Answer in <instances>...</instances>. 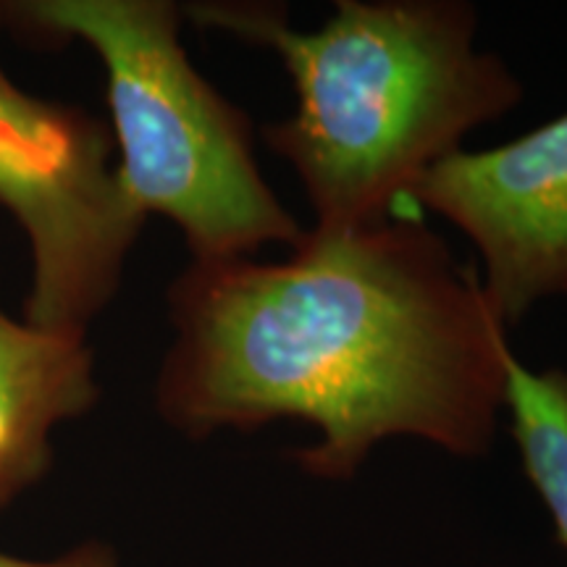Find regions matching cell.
Returning <instances> with one entry per match:
<instances>
[{"instance_id": "2", "label": "cell", "mask_w": 567, "mask_h": 567, "mask_svg": "<svg viewBox=\"0 0 567 567\" xmlns=\"http://www.w3.org/2000/svg\"><path fill=\"white\" fill-rule=\"evenodd\" d=\"M184 17L276 51L297 111L266 142L300 176L316 231L339 234L405 210L415 182L460 140L520 101L481 53L476 13L452 0H339L321 30L297 32L266 3H189Z\"/></svg>"}, {"instance_id": "5", "label": "cell", "mask_w": 567, "mask_h": 567, "mask_svg": "<svg viewBox=\"0 0 567 567\" xmlns=\"http://www.w3.org/2000/svg\"><path fill=\"white\" fill-rule=\"evenodd\" d=\"M408 205L476 243L481 287L509 329L536 300L567 292V113L492 151L444 155Z\"/></svg>"}, {"instance_id": "7", "label": "cell", "mask_w": 567, "mask_h": 567, "mask_svg": "<svg viewBox=\"0 0 567 567\" xmlns=\"http://www.w3.org/2000/svg\"><path fill=\"white\" fill-rule=\"evenodd\" d=\"M505 405L530 484L538 488L567 547V373H534L515 354L507 360Z\"/></svg>"}, {"instance_id": "3", "label": "cell", "mask_w": 567, "mask_h": 567, "mask_svg": "<svg viewBox=\"0 0 567 567\" xmlns=\"http://www.w3.org/2000/svg\"><path fill=\"white\" fill-rule=\"evenodd\" d=\"M168 0H9L0 21L48 40H80L105 71L116 176L142 216L184 234L193 260L295 247L305 229L271 193L252 126L187 59Z\"/></svg>"}, {"instance_id": "1", "label": "cell", "mask_w": 567, "mask_h": 567, "mask_svg": "<svg viewBox=\"0 0 567 567\" xmlns=\"http://www.w3.org/2000/svg\"><path fill=\"white\" fill-rule=\"evenodd\" d=\"M168 316L155 410L184 436L300 417L321 439L295 460L321 478H350L389 436L460 457L492 446L507 326L417 216L305 231L281 264L193 260Z\"/></svg>"}, {"instance_id": "6", "label": "cell", "mask_w": 567, "mask_h": 567, "mask_svg": "<svg viewBox=\"0 0 567 567\" xmlns=\"http://www.w3.org/2000/svg\"><path fill=\"white\" fill-rule=\"evenodd\" d=\"M97 400L87 334L40 329L0 308V513L48 478L53 431Z\"/></svg>"}, {"instance_id": "8", "label": "cell", "mask_w": 567, "mask_h": 567, "mask_svg": "<svg viewBox=\"0 0 567 567\" xmlns=\"http://www.w3.org/2000/svg\"><path fill=\"white\" fill-rule=\"evenodd\" d=\"M0 567H118V559L109 544L90 538V542L76 544V547L51 559L21 557L0 549Z\"/></svg>"}, {"instance_id": "4", "label": "cell", "mask_w": 567, "mask_h": 567, "mask_svg": "<svg viewBox=\"0 0 567 567\" xmlns=\"http://www.w3.org/2000/svg\"><path fill=\"white\" fill-rule=\"evenodd\" d=\"M113 155L105 122L21 90L0 63V205L30 245L27 323L87 334L122 287L145 216Z\"/></svg>"}]
</instances>
